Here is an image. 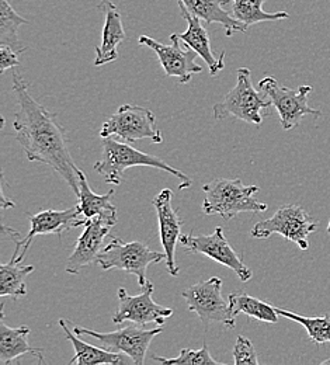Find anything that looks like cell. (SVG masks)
Returning a JSON list of instances; mask_svg holds the SVG:
<instances>
[{"label":"cell","instance_id":"1","mask_svg":"<svg viewBox=\"0 0 330 365\" xmlns=\"http://www.w3.org/2000/svg\"><path fill=\"white\" fill-rule=\"evenodd\" d=\"M13 91L19 110L14 114V135L24 149L30 162H40L55 170L72 191L79 194L78 170L68 149L66 130L55 113L40 104L20 72H13Z\"/></svg>","mask_w":330,"mask_h":365},{"label":"cell","instance_id":"2","mask_svg":"<svg viewBox=\"0 0 330 365\" xmlns=\"http://www.w3.org/2000/svg\"><path fill=\"white\" fill-rule=\"evenodd\" d=\"M103 156L95 163V170L103 176L104 182L111 185H120L123 182L124 172L130 168L146 166L160 169L180 180V190L189 188L192 180L182 170L170 166L158 156L143 153L141 150L130 146L128 143L120 142L114 137L101 138Z\"/></svg>","mask_w":330,"mask_h":365},{"label":"cell","instance_id":"3","mask_svg":"<svg viewBox=\"0 0 330 365\" xmlns=\"http://www.w3.org/2000/svg\"><path fill=\"white\" fill-rule=\"evenodd\" d=\"M205 194L202 212L205 215H220L225 221L234 220L242 212H264L269 205L254 198L260 191L259 185H246L240 179H217L202 185Z\"/></svg>","mask_w":330,"mask_h":365},{"label":"cell","instance_id":"4","mask_svg":"<svg viewBox=\"0 0 330 365\" xmlns=\"http://www.w3.org/2000/svg\"><path fill=\"white\" fill-rule=\"evenodd\" d=\"M264 97L262 91L254 89L250 69L239 68L236 71L235 88L212 107L214 118L224 120L234 117L247 124L260 125L263 123L262 110H267L272 106L270 100Z\"/></svg>","mask_w":330,"mask_h":365},{"label":"cell","instance_id":"5","mask_svg":"<svg viewBox=\"0 0 330 365\" xmlns=\"http://www.w3.org/2000/svg\"><path fill=\"white\" fill-rule=\"evenodd\" d=\"M166 260L165 252H155L148 247L143 242H123L118 237H113L110 243L97 256V264L103 270H123L133 274L138 278L140 287H143L146 279L148 267L153 263H160Z\"/></svg>","mask_w":330,"mask_h":365},{"label":"cell","instance_id":"6","mask_svg":"<svg viewBox=\"0 0 330 365\" xmlns=\"http://www.w3.org/2000/svg\"><path fill=\"white\" fill-rule=\"evenodd\" d=\"M319 228V222L299 205H283L276 214L264 221H260L250 229V235L256 239H267L273 235H280L284 239L299 246L301 250L309 249L308 236Z\"/></svg>","mask_w":330,"mask_h":365},{"label":"cell","instance_id":"7","mask_svg":"<svg viewBox=\"0 0 330 365\" xmlns=\"http://www.w3.org/2000/svg\"><path fill=\"white\" fill-rule=\"evenodd\" d=\"M190 312L198 315L205 329L210 323H221L227 327H235V315L230 301L222 297V279L211 277L197 282L182 292Z\"/></svg>","mask_w":330,"mask_h":365},{"label":"cell","instance_id":"8","mask_svg":"<svg viewBox=\"0 0 330 365\" xmlns=\"http://www.w3.org/2000/svg\"><path fill=\"white\" fill-rule=\"evenodd\" d=\"M117 137L127 142L150 139L162 143L163 138L156 125V115L140 106L124 104L101 125L100 138Z\"/></svg>","mask_w":330,"mask_h":365},{"label":"cell","instance_id":"9","mask_svg":"<svg viewBox=\"0 0 330 365\" xmlns=\"http://www.w3.org/2000/svg\"><path fill=\"white\" fill-rule=\"evenodd\" d=\"M259 91L267 97V100H270L272 106L279 111L280 123L285 131L298 127L305 115H322L319 110H315L308 104V96L312 91L309 85H302L294 91L279 83L277 79L267 76L260 81Z\"/></svg>","mask_w":330,"mask_h":365},{"label":"cell","instance_id":"10","mask_svg":"<svg viewBox=\"0 0 330 365\" xmlns=\"http://www.w3.org/2000/svg\"><path fill=\"white\" fill-rule=\"evenodd\" d=\"M73 331L78 336L93 337L97 341H100L103 349L113 353H123L133 360V364L142 365L145 363V357L152 340L158 334H160L163 329H142V326L134 323L111 333L96 331L81 326H75Z\"/></svg>","mask_w":330,"mask_h":365},{"label":"cell","instance_id":"11","mask_svg":"<svg viewBox=\"0 0 330 365\" xmlns=\"http://www.w3.org/2000/svg\"><path fill=\"white\" fill-rule=\"evenodd\" d=\"M180 245L185 247L186 253H200L208 256L217 263L231 269L243 282H247L253 277V272L237 256L221 227H217L210 235H182Z\"/></svg>","mask_w":330,"mask_h":365},{"label":"cell","instance_id":"12","mask_svg":"<svg viewBox=\"0 0 330 365\" xmlns=\"http://www.w3.org/2000/svg\"><path fill=\"white\" fill-rule=\"evenodd\" d=\"M140 295H130L124 288L118 289V309L113 315V323L120 324L124 322H131L138 326H145L148 323H156L162 326L165 319L173 315L172 308L162 307L152 299L155 287L148 281L141 287Z\"/></svg>","mask_w":330,"mask_h":365},{"label":"cell","instance_id":"13","mask_svg":"<svg viewBox=\"0 0 330 365\" xmlns=\"http://www.w3.org/2000/svg\"><path fill=\"white\" fill-rule=\"evenodd\" d=\"M117 224V214L97 215L86 220L85 230L79 236L72 255L66 260V273L78 274L83 267L97 263L104 239Z\"/></svg>","mask_w":330,"mask_h":365},{"label":"cell","instance_id":"14","mask_svg":"<svg viewBox=\"0 0 330 365\" xmlns=\"http://www.w3.org/2000/svg\"><path fill=\"white\" fill-rule=\"evenodd\" d=\"M170 40H172V46H166V44L158 43L156 40L148 36H141L138 40V44L148 46L156 53L166 76L176 78L179 79L180 83L187 85L191 82L192 75L202 72V66H200L195 62L198 53L192 49L183 51L179 46L180 40L177 34H172Z\"/></svg>","mask_w":330,"mask_h":365},{"label":"cell","instance_id":"15","mask_svg":"<svg viewBox=\"0 0 330 365\" xmlns=\"http://www.w3.org/2000/svg\"><path fill=\"white\" fill-rule=\"evenodd\" d=\"M173 191L170 188L162 190L152 201L160 232V242L163 252L166 255V267L170 275H179V266L176 263V247L180 243L183 221L180 220L177 211L172 205Z\"/></svg>","mask_w":330,"mask_h":365},{"label":"cell","instance_id":"16","mask_svg":"<svg viewBox=\"0 0 330 365\" xmlns=\"http://www.w3.org/2000/svg\"><path fill=\"white\" fill-rule=\"evenodd\" d=\"M30 224L31 227L27 236L23 237V247L20 250V255L16 259H11L16 263H23L36 236H40V235L61 236L63 232L69 229L85 227L86 218L81 214L78 205H75L73 208H68L63 211L44 210L36 215H31Z\"/></svg>","mask_w":330,"mask_h":365},{"label":"cell","instance_id":"17","mask_svg":"<svg viewBox=\"0 0 330 365\" xmlns=\"http://www.w3.org/2000/svg\"><path fill=\"white\" fill-rule=\"evenodd\" d=\"M179 9L182 16L187 21V30L182 34H177L179 40L189 46L190 49L195 51L200 58H202V61L208 65L211 76H217L225 68V52H221L217 58L211 48L210 36L205 27L201 24V19L191 14L182 3H179Z\"/></svg>","mask_w":330,"mask_h":365},{"label":"cell","instance_id":"18","mask_svg":"<svg viewBox=\"0 0 330 365\" xmlns=\"http://www.w3.org/2000/svg\"><path fill=\"white\" fill-rule=\"evenodd\" d=\"M101 10L104 13V27L101 36V46H96L95 66H103L105 63L118 59V46L127 38L121 10L117 4L110 0H101Z\"/></svg>","mask_w":330,"mask_h":365},{"label":"cell","instance_id":"19","mask_svg":"<svg viewBox=\"0 0 330 365\" xmlns=\"http://www.w3.org/2000/svg\"><path fill=\"white\" fill-rule=\"evenodd\" d=\"M29 326L20 327H9L4 323V314L1 311V322H0V363L10 364L16 361L19 357L26 354H31L38 359L40 363L44 360V350L40 347H33L29 343L30 334Z\"/></svg>","mask_w":330,"mask_h":365},{"label":"cell","instance_id":"20","mask_svg":"<svg viewBox=\"0 0 330 365\" xmlns=\"http://www.w3.org/2000/svg\"><path fill=\"white\" fill-rule=\"evenodd\" d=\"M191 14L204 20L207 24L218 23L224 27L228 37L235 33H244L247 27L235 20L228 10L230 0H177Z\"/></svg>","mask_w":330,"mask_h":365},{"label":"cell","instance_id":"21","mask_svg":"<svg viewBox=\"0 0 330 365\" xmlns=\"http://www.w3.org/2000/svg\"><path fill=\"white\" fill-rule=\"evenodd\" d=\"M68 324H69L68 320H59V326L62 327V330L65 331V336L68 337V340L72 343V346L75 349V356L69 361V364L78 363L79 365H118L133 363V360H125L121 353H113L103 347H96V346L85 343L83 340L79 339L81 336H78L73 330L69 329Z\"/></svg>","mask_w":330,"mask_h":365},{"label":"cell","instance_id":"22","mask_svg":"<svg viewBox=\"0 0 330 365\" xmlns=\"http://www.w3.org/2000/svg\"><path fill=\"white\" fill-rule=\"evenodd\" d=\"M78 182H79V204L78 208L81 214L89 220L97 215H110L117 214V208L113 205L111 200L114 197V190H110L104 195H98L89 187L86 175L83 170H78Z\"/></svg>","mask_w":330,"mask_h":365},{"label":"cell","instance_id":"23","mask_svg":"<svg viewBox=\"0 0 330 365\" xmlns=\"http://www.w3.org/2000/svg\"><path fill=\"white\" fill-rule=\"evenodd\" d=\"M267 0H230L228 10L232 17L244 24L247 29L253 24L263 21H279L289 17L285 11L267 13L263 10V4Z\"/></svg>","mask_w":330,"mask_h":365},{"label":"cell","instance_id":"24","mask_svg":"<svg viewBox=\"0 0 330 365\" xmlns=\"http://www.w3.org/2000/svg\"><path fill=\"white\" fill-rule=\"evenodd\" d=\"M34 272V266H24L10 259L9 263L0 266V297H11L19 299L27 295L26 278Z\"/></svg>","mask_w":330,"mask_h":365},{"label":"cell","instance_id":"25","mask_svg":"<svg viewBox=\"0 0 330 365\" xmlns=\"http://www.w3.org/2000/svg\"><path fill=\"white\" fill-rule=\"evenodd\" d=\"M231 309L234 315L237 317L239 314H244L253 319L266 322V323H277L279 322V312L274 307L250 297L244 292H235L228 297Z\"/></svg>","mask_w":330,"mask_h":365},{"label":"cell","instance_id":"26","mask_svg":"<svg viewBox=\"0 0 330 365\" xmlns=\"http://www.w3.org/2000/svg\"><path fill=\"white\" fill-rule=\"evenodd\" d=\"M23 24H29V21L11 7L10 0H0V44L23 53L27 46H23L17 37V29Z\"/></svg>","mask_w":330,"mask_h":365},{"label":"cell","instance_id":"27","mask_svg":"<svg viewBox=\"0 0 330 365\" xmlns=\"http://www.w3.org/2000/svg\"><path fill=\"white\" fill-rule=\"evenodd\" d=\"M279 315L287 318V319L297 322L299 324H302L311 339L312 343H315L316 346L330 343V317H315V318H309V317H301L297 314H292L287 309L282 308H276Z\"/></svg>","mask_w":330,"mask_h":365},{"label":"cell","instance_id":"28","mask_svg":"<svg viewBox=\"0 0 330 365\" xmlns=\"http://www.w3.org/2000/svg\"><path fill=\"white\" fill-rule=\"evenodd\" d=\"M152 360L163 365H222L221 361H217V360L211 356L207 343H204V344H202V349H200V350L183 349V350L180 351V354H179L177 357H175V359H165V357L153 356Z\"/></svg>","mask_w":330,"mask_h":365},{"label":"cell","instance_id":"29","mask_svg":"<svg viewBox=\"0 0 330 365\" xmlns=\"http://www.w3.org/2000/svg\"><path fill=\"white\" fill-rule=\"evenodd\" d=\"M232 354L235 365H259L260 363L252 340H249L244 336H237Z\"/></svg>","mask_w":330,"mask_h":365},{"label":"cell","instance_id":"30","mask_svg":"<svg viewBox=\"0 0 330 365\" xmlns=\"http://www.w3.org/2000/svg\"><path fill=\"white\" fill-rule=\"evenodd\" d=\"M19 53L7 46H0V73H4L7 69H14L20 65Z\"/></svg>","mask_w":330,"mask_h":365},{"label":"cell","instance_id":"31","mask_svg":"<svg viewBox=\"0 0 330 365\" xmlns=\"http://www.w3.org/2000/svg\"><path fill=\"white\" fill-rule=\"evenodd\" d=\"M4 185H6V180H4V178H1V190H0V198H1V208L3 210H6V208H14V202L13 201H10V200H7V197H6V194H4Z\"/></svg>","mask_w":330,"mask_h":365},{"label":"cell","instance_id":"32","mask_svg":"<svg viewBox=\"0 0 330 365\" xmlns=\"http://www.w3.org/2000/svg\"><path fill=\"white\" fill-rule=\"evenodd\" d=\"M322 364L330 365V357H329V359H326V360H325V361H322Z\"/></svg>","mask_w":330,"mask_h":365},{"label":"cell","instance_id":"33","mask_svg":"<svg viewBox=\"0 0 330 365\" xmlns=\"http://www.w3.org/2000/svg\"><path fill=\"white\" fill-rule=\"evenodd\" d=\"M328 233H330V222H329V225H328Z\"/></svg>","mask_w":330,"mask_h":365}]
</instances>
